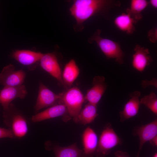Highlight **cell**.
<instances>
[{
    "instance_id": "12",
    "label": "cell",
    "mask_w": 157,
    "mask_h": 157,
    "mask_svg": "<svg viewBox=\"0 0 157 157\" xmlns=\"http://www.w3.org/2000/svg\"><path fill=\"white\" fill-rule=\"evenodd\" d=\"M134 134L139 138L140 144L136 157H139L140 152L144 143L150 141L157 135V119L148 124L138 126L135 129Z\"/></svg>"
},
{
    "instance_id": "6",
    "label": "cell",
    "mask_w": 157,
    "mask_h": 157,
    "mask_svg": "<svg viewBox=\"0 0 157 157\" xmlns=\"http://www.w3.org/2000/svg\"><path fill=\"white\" fill-rule=\"evenodd\" d=\"M62 103L61 93L56 94L42 82L39 83L38 98L34 107L36 112L42 108Z\"/></svg>"
},
{
    "instance_id": "14",
    "label": "cell",
    "mask_w": 157,
    "mask_h": 157,
    "mask_svg": "<svg viewBox=\"0 0 157 157\" xmlns=\"http://www.w3.org/2000/svg\"><path fill=\"white\" fill-rule=\"evenodd\" d=\"M141 92L135 91L130 94L131 99L125 105L122 110L119 113L122 122L135 116L138 113L140 104L139 97Z\"/></svg>"
},
{
    "instance_id": "19",
    "label": "cell",
    "mask_w": 157,
    "mask_h": 157,
    "mask_svg": "<svg viewBox=\"0 0 157 157\" xmlns=\"http://www.w3.org/2000/svg\"><path fill=\"white\" fill-rule=\"evenodd\" d=\"M149 2L146 0H132L130 6L126 10V13L132 19L134 24H136L142 18L141 12L148 6Z\"/></svg>"
},
{
    "instance_id": "1",
    "label": "cell",
    "mask_w": 157,
    "mask_h": 157,
    "mask_svg": "<svg viewBox=\"0 0 157 157\" xmlns=\"http://www.w3.org/2000/svg\"><path fill=\"white\" fill-rule=\"evenodd\" d=\"M119 1L108 0H75L69 9L76 24L75 29L81 31L83 23L92 16L100 13L107 14L112 8L119 7Z\"/></svg>"
},
{
    "instance_id": "8",
    "label": "cell",
    "mask_w": 157,
    "mask_h": 157,
    "mask_svg": "<svg viewBox=\"0 0 157 157\" xmlns=\"http://www.w3.org/2000/svg\"><path fill=\"white\" fill-rule=\"evenodd\" d=\"M27 94L25 86H4L0 90V104L4 110L7 109L11 102L17 98L23 99Z\"/></svg>"
},
{
    "instance_id": "25",
    "label": "cell",
    "mask_w": 157,
    "mask_h": 157,
    "mask_svg": "<svg viewBox=\"0 0 157 157\" xmlns=\"http://www.w3.org/2000/svg\"><path fill=\"white\" fill-rule=\"evenodd\" d=\"M157 30L156 28L150 29L148 32V37L150 41L156 43L157 40Z\"/></svg>"
},
{
    "instance_id": "4",
    "label": "cell",
    "mask_w": 157,
    "mask_h": 157,
    "mask_svg": "<svg viewBox=\"0 0 157 157\" xmlns=\"http://www.w3.org/2000/svg\"><path fill=\"white\" fill-rule=\"evenodd\" d=\"M61 93V100L66 106L68 115L78 123V116L85 101L83 94L77 87L70 88Z\"/></svg>"
},
{
    "instance_id": "2",
    "label": "cell",
    "mask_w": 157,
    "mask_h": 157,
    "mask_svg": "<svg viewBox=\"0 0 157 157\" xmlns=\"http://www.w3.org/2000/svg\"><path fill=\"white\" fill-rule=\"evenodd\" d=\"M4 110V123L12 131L15 138H20L25 136L28 130L26 117L11 103L8 108Z\"/></svg>"
},
{
    "instance_id": "5",
    "label": "cell",
    "mask_w": 157,
    "mask_h": 157,
    "mask_svg": "<svg viewBox=\"0 0 157 157\" xmlns=\"http://www.w3.org/2000/svg\"><path fill=\"white\" fill-rule=\"evenodd\" d=\"M122 143L121 139L115 133L110 124L102 131L98 140L95 156L105 157L114 147Z\"/></svg>"
},
{
    "instance_id": "24",
    "label": "cell",
    "mask_w": 157,
    "mask_h": 157,
    "mask_svg": "<svg viewBox=\"0 0 157 157\" xmlns=\"http://www.w3.org/2000/svg\"><path fill=\"white\" fill-rule=\"evenodd\" d=\"M142 87L143 88H145L149 86H153L157 88V80L156 78H153L152 80H142L141 83Z\"/></svg>"
},
{
    "instance_id": "27",
    "label": "cell",
    "mask_w": 157,
    "mask_h": 157,
    "mask_svg": "<svg viewBox=\"0 0 157 157\" xmlns=\"http://www.w3.org/2000/svg\"><path fill=\"white\" fill-rule=\"evenodd\" d=\"M151 144L153 146H157V135L154 137L149 141Z\"/></svg>"
},
{
    "instance_id": "28",
    "label": "cell",
    "mask_w": 157,
    "mask_h": 157,
    "mask_svg": "<svg viewBox=\"0 0 157 157\" xmlns=\"http://www.w3.org/2000/svg\"><path fill=\"white\" fill-rule=\"evenodd\" d=\"M157 0H151L149 2L152 6L156 8L157 7Z\"/></svg>"
},
{
    "instance_id": "11",
    "label": "cell",
    "mask_w": 157,
    "mask_h": 157,
    "mask_svg": "<svg viewBox=\"0 0 157 157\" xmlns=\"http://www.w3.org/2000/svg\"><path fill=\"white\" fill-rule=\"evenodd\" d=\"M98 139L94 131L87 127L82 135L83 150L81 157H94L97 149Z\"/></svg>"
},
{
    "instance_id": "17",
    "label": "cell",
    "mask_w": 157,
    "mask_h": 157,
    "mask_svg": "<svg viewBox=\"0 0 157 157\" xmlns=\"http://www.w3.org/2000/svg\"><path fill=\"white\" fill-rule=\"evenodd\" d=\"M46 147L48 150L53 151L55 157H81L83 152L76 143L65 147L47 144Z\"/></svg>"
},
{
    "instance_id": "29",
    "label": "cell",
    "mask_w": 157,
    "mask_h": 157,
    "mask_svg": "<svg viewBox=\"0 0 157 157\" xmlns=\"http://www.w3.org/2000/svg\"><path fill=\"white\" fill-rule=\"evenodd\" d=\"M153 157H157V153H155L153 156Z\"/></svg>"
},
{
    "instance_id": "18",
    "label": "cell",
    "mask_w": 157,
    "mask_h": 157,
    "mask_svg": "<svg viewBox=\"0 0 157 157\" xmlns=\"http://www.w3.org/2000/svg\"><path fill=\"white\" fill-rule=\"evenodd\" d=\"M79 73V69L75 61L71 59L65 65L62 73V80L66 90L70 88Z\"/></svg>"
},
{
    "instance_id": "26",
    "label": "cell",
    "mask_w": 157,
    "mask_h": 157,
    "mask_svg": "<svg viewBox=\"0 0 157 157\" xmlns=\"http://www.w3.org/2000/svg\"><path fill=\"white\" fill-rule=\"evenodd\" d=\"M114 154L115 157H130L127 153L120 150L116 151Z\"/></svg>"
},
{
    "instance_id": "22",
    "label": "cell",
    "mask_w": 157,
    "mask_h": 157,
    "mask_svg": "<svg viewBox=\"0 0 157 157\" xmlns=\"http://www.w3.org/2000/svg\"><path fill=\"white\" fill-rule=\"evenodd\" d=\"M140 104H143L149 109L155 115L157 114V97L153 92L144 96L140 100Z\"/></svg>"
},
{
    "instance_id": "21",
    "label": "cell",
    "mask_w": 157,
    "mask_h": 157,
    "mask_svg": "<svg viewBox=\"0 0 157 157\" xmlns=\"http://www.w3.org/2000/svg\"><path fill=\"white\" fill-rule=\"evenodd\" d=\"M114 23L119 30L128 34H132L135 31L133 21L127 13H122L117 16L115 19Z\"/></svg>"
},
{
    "instance_id": "16",
    "label": "cell",
    "mask_w": 157,
    "mask_h": 157,
    "mask_svg": "<svg viewBox=\"0 0 157 157\" xmlns=\"http://www.w3.org/2000/svg\"><path fill=\"white\" fill-rule=\"evenodd\" d=\"M43 55L40 52L28 50H19L14 51L12 56L21 64L30 66L40 61Z\"/></svg>"
},
{
    "instance_id": "7",
    "label": "cell",
    "mask_w": 157,
    "mask_h": 157,
    "mask_svg": "<svg viewBox=\"0 0 157 157\" xmlns=\"http://www.w3.org/2000/svg\"><path fill=\"white\" fill-rule=\"evenodd\" d=\"M26 73L22 69L15 70L14 66L9 65L0 73V84L4 86H18L23 85Z\"/></svg>"
},
{
    "instance_id": "15",
    "label": "cell",
    "mask_w": 157,
    "mask_h": 157,
    "mask_svg": "<svg viewBox=\"0 0 157 157\" xmlns=\"http://www.w3.org/2000/svg\"><path fill=\"white\" fill-rule=\"evenodd\" d=\"M66 114H67V109L63 102L50 107L33 116L31 118V121L32 122H38L62 116Z\"/></svg>"
},
{
    "instance_id": "9",
    "label": "cell",
    "mask_w": 157,
    "mask_h": 157,
    "mask_svg": "<svg viewBox=\"0 0 157 157\" xmlns=\"http://www.w3.org/2000/svg\"><path fill=\"white\" fill-rule=\"evenodd\" d=\"M40 61L43 69L55 78L66 90L62 80L61 69L56 55L52 53L43 54Z\"/></svg>"
},
{
    "instance_id": "3",
    "label": "cell",
    "mask_w": 157,
    "mask_h": 157,
    "mask_svg": "<svg viewBox=\"0 0 157 157\" xmlns=\"http://www.w3.org/2000/svg\"><path fill=\"white\" fill-rule=\"evenodd\" d=\"M101 31L98 29L89 39L91 43L95 41L101 50L108 59L115 58L120 65L124 63V54L121 49L119 43L101 36Z\"/></svg>"
},
{
    "instance_id": "10",
    "label": "cell",
    "mask_w": 157,
    "mask_h": 157,
    "mask_svg": "<svg viewBox=\"0 0 157 157\" xmlns=\"http://www.w3.org/2000/svg\"><path fill=\"white\" fill-rule=\"evenodd\" d=\"M105 78L103 76H95L92 82L93 86L87 90L84 96L85 100L88 103L97 105L107 88Z\"/></svg>"
},
{
    "instance_id": "13",
    "label": "cell",
    "mask_w": 157,
    "mask_h": 157,
    "mask_svg": "<svg viewBox=\"0 0 157 157\" xmlns=\"http://www.w3.org/2000/svg\"><path fill=\"white\" fill-rule=\"evenodd\" d=\"M133 50L135 53L132 56V66L136 70L142 72L153 61V59L147 48L137 44Z\"/></svg>"
},
{
    "instance_id": "23",
    "label": "cell",
    "mask_w": 157,
    "mask_h": 157,
    "mask_svg": "<svg viewBox=\"0 0 157 157\" xmlns=\"http://www.w3.org/2000/svg\"><path fill=\"white\" fill-rule=\"evenodd\" d=\"M15 138L12 131L10 129L0 127V138Z\"/></svg>"
},
{
    "instance_id": "20",
    "label": "cell",
    "mask_w": 157,
    "mask_h": 157,
    "mask_svg": "<svg viewBox=\"0 0 157 157\" xmlns=\"http://www.w3.org/2000/svg\"><path fill=\"white\" fill-rule=\"evenodd\" d=\"M97 105L88 103L81 109L78 116V123L84 125L91 123L98 115Z\"/></svg>"
}]
</instances>
